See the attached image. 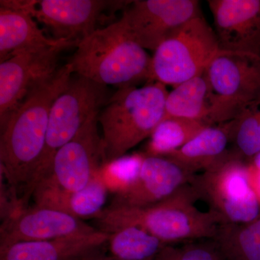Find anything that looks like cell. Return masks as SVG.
Here are the masks:
<instances>
[{
	"label": "cell",
	"mask_w": 260,
	"mask_h": 260,
	"mask_svg": "<svg viewBox=\"0 0 260 260\" xmlns=\"http://www.w3.org/2000/svg\"><path fill=\"white\" fill-rule=\"evenodd\" d=\"M214 105L215 124L234 120L260 97V56L219 50L205 71Z\"/></svg>",
	"instance_id": "obj_8"
},
{
	"label": "cell",
	"mask_w": 260,
	"mask_h": 260,
	"mask_svg": "<svg viewBox=\"0 0 260 260\" xmlns=\"http://www.w3.org/2000/svg\"><path fill=\"white\" fill-rule=\"evenodd\" d=\"M208 126L203 121L179 117L164 118L150 137L145 155L167 157Z\"/></svg>",
	"instance_id": "obj_21"
},
{
	"label": "cell",
	"mask_w": 260,
	"mask_h": 260,
	"mask_svg": "<svg viewBox=\"0 0 260 260\" xmlns=\"http://www.w3.org/2000/svg\"><path fill=\"white\" fill-rule=\"evenodd\" d=\"M252 164L260 171V152L254 157V162Z\"/></svg>",
	"instance_id": "obj_28"
},
{
	"label": "cell",
	"mask_w": 260,
	"mask_h": 260,
	"mask_svg": "<svg viewBox=\"0 0 260 260\" xmlns=\"http://www.w3.org/2000/svg\"><path fill=\"white\" fill-rule=\"evenodd\" d=\"M97 230L83 220L58 210L34 207L3 222L0 249L20 242H40Z\"/></svg>",
	"instance_id": "obj_15"
},
{
	"label": "cell",
	"mask_w": 260,
	"mask_h": 260,
	"mask_svg": "<svg viewBox=\"0 0 260 260\" xmlns=\"http://www.w3.org/2000/svg\"><path fill=\"white\" fill-rule=\"evenodd\" d=\"M151 59L119 19L82 39L68 64L77 75L124 88L142 81L152 83Z\"/></svg>",
	"instance_id": "obj_3"
},
{
	"label": "cell",
	"mask_w": 260,
	"mask_h": 260,
	"mask_svg": "<svg viewBox=\"0 0 260 260\" xmlns=\"http://www.w3.org/2000/svg\"><path fill=\"white\" fill-rule=\"evenodd\" d=\"M153 260H220L215 245L192 243L180 246L167 244Z\"/></svg>",
	"instance_id": "obj_25"
},
{
	"label": "cell",
	"mask_w": 260,
	"mask_h": 260,
	"mask_svg": "<svg viewBox=\"0 0 260 260\" xmlns=\"http://www.w3.org/2000/svg\"><path fill=\"white\" fill-rule=\"evenodd\" d=\"M248 181L260 205V171L253 164L246 167Z\"/></svg>",
	"instance_id": "obj_26"
},
{
	"label": "cell",
	"mask_w": 260,
	"mask_h": 260,
	"mask_svg": "<svg viewBox=\"0 0 260 260\" xmlns=\"http://www.w3.org/2000/svg\"><path fill=\"white\" fill-rule=\"evenodd\" d=\"M169 91L155 82L119 88L98 116L102 128L105 165L122 158L151 136L165 116Z\"/></svg>",
	"instance_id": "obj_4"
},
{
	"label": "cell",
	"mask_w": 260,
	"mask_h": 260,
	"mask_svg": "<svg viewBox=\"0 0 260 260\" xmlns=\"http://www.w3.org/2000/svg\"><path fill=\"white\" fill-rule=\"evenodd\" d=\"M129 2L107 0L38 1L34 17L52 32L56 40L78 43L101 28L107 10L125 8Z\"/></svg>",
	"instance_id": "obj_12"
},
{
	"label": "cell",
	"mask_w": 260,
	"mask_h": 260,
	"mask_svg": "<svg viewBox=\"0 0 260 260\" xmlns=\"http://www.w3.org/2000/svg\"><path fill=\"white\" fill-rule=\"evenodd\" d=\"M233 121L232 140L238 151L255 156L260 152V97L243 108Z\"/></svg>",
	"instance_id": "obj_24"
},
{
	"label": "cell",
	"mask_w": 260,
	"mask_h": 260,
	"mask_svg": "<svg viewBox=\"0 0 260 260\" xmlns=\"http://www.w3.org/2000/svg\"><path fill=\"white\" fill-rule=\"evenodd\" d=\"M194 176L170 159L145 155L136 177L115 193L111 204L137 208L158 204L189 184Z\"/></svg>",
	"instance_id": "obj_13"
},
{
	"label": "cell",
	"mask_w": 260,
	"mask_h": 260,
	"mask_svg": "<svg viewBox=\"0 0 260 260\" xmlns=\"http://www.w3.org/2000/svg\"><path fill=\"white\" fill-rule=\"evenodd\" d=\"M107 86L78 75L70 80L64 91L51 107L45 147L31 179L24 188V205L32 197L38 184L51 173L58 150L73 139L84 124L99 112L106 99Z\"/></svg>",
	"instance_id": "obj_5"
},
{
	"label": "cell",
	"mask_w": 260,
	"mask_h": 260,
	"mask_svg": "<svg viewBox=\"0 0 260 260\" xmlns=\"http://www.w3.org/2000/svg\"><path fill=\"white\" fill-rule=\"evenodd\" d=\"M213 241L220 259L260 260V218L220 224Z\"/></svg>",
	"instance_id": "obj_20"
},
{
	"label": "cell",
	"mask_w": 260,
	"mask_h": 260,
	"mask_svg": "<svg viewBox=\"0 0 260 260\" xmlns=\"http://www.w3.org/2000/svg\"><path fill=\"white\" fill-rule=\"evenodd\" d=\"M75 42L49 39L38 27L31 15L10 8H0V60L3 61L25 51Z\"/></svg>",
	"instance_id": "obj_17"
},
{
	"label": "cell",
	"mask_w": 260,
	"mask_h": 260,
	"mask_svg": "<svg viewBox=\"0 0 260 260\" xmlns=\"http://www.w3.org/2000/svg\"><path fill=\"white\" fill-rule=\"evenodd\" d=\"M215 105L205 72L179 84L168 94L165 105L167 117H179L203 121L215 125Z\"/></svg>",
	"instance_id": "obj_19"
},
{
	"label": "cell",
	"mask_w": 260,
	"mask_h": 260,
	"mask_svg": "<svg viewBox=\"0 0 260 260\" xmlns=\"http://www.w3.org/2000/svg\"><path fill=\"white\" fill-rule=\"evenodd\" d=\"M89 260H119L116 259L115 258L112 257V256H104L102 253L96 254V255L93 256V257L90 258Z\"/></svg>",
	"instance_id": "obj_27"
},
{
	"label": "cell",
	"mask_w": 260,
	"mask_h": 260,
	"mask_svg": "<svg viewBox=\"0 0 260 260\" xmlns=\"http://www.w3.org/2000/svg\"><path fill=\"white\" fill-rule=\"evenodd\" d=\"M220 50L260 56V0H209Z\"/></svg>",
	"instance_id": "obj_14"
},
{
	"label": "cell",
	"mask_w": 260,
	"mask_h": 260,
	"mask_svg": "<svg viewBox=\"0 0 260 260\" xmlns=\"http://www.w3.org/2000/svg\"><path fill=\"white\" fill-rule=\"evenodd\" d=\"M198 199L188 184L170 198L152 206L110 204L93 222L97 229L109 234L121 228H140L166 244L198 239L213 240L223 221L212 210H200L194 205Z\"/></svg>",
	"instance_id": "obj_2"
},
{
	"label": "cell",
	"mask_w": 260,
	"mask_h": 260,
	"mask_svg": "<svg viewBox=\"0 0 260 260\" xmlns=\"http://www.w3.org/2000/svg\"><path fill=\"white\" fill-rule=\"evenodd\" d=\"M110 234H87L40 242H20L0 249V260H85L102 252Z\"/></svg>",
	"instance_id": "obj_16"
},
{
	"label": "cell",
	"mask_w": 260,
	"mask_h": 260,
	"mask_svg": "<svg viewBox=\"0 0 260 260\" xmlns=\"http://www.w3.org/2000/svg\"><path fill=\"white\" fill-rule=\"evenodd\" d=\"M98 116L99 112L90 116L76 136L58 150L50 174L39 184L70 194L83 189L102 170L105 156Z\"/></svg>",
	"instance_id": "obj_9"
},
{
	"label": "cell",
	"mask_w": 260,
	"mask_h": 260,
	"mask_svg": "<svg viewBox=\"0 0 260 260\" xmlns=\"http://www.w3.org/2000/svg\"><path fill=\"white\" fill-rule=\"evenodd\" d=\"M91 257H92V256H91ZM91 257L88 258V259H85V260H89V259H90V258H91Z\"/></svg>",
	"instance_id": "obj_29"
},
{
	"label": "cell",
	"mask_w": 260,
	"mask_h": 260,
	"mask_svg": "<svg viewBox=\"0 0 260 260\" xmlns=\"http://www.w3.org/2000/svg\"><path fill=\"white\" fill-rule=\"evenodd\" d=\"M61 45L25 51L0 63V124L3 128L10 115L42 84L57 73Z\"/></svg>",
	"instance_id": "obj_11"
},
{
	"label": "cell",
	"mask_w": 260,
	"mask_h": 260,
	"mask_svg": "<svg viewBox=\"0 0 260 260\" xmlns=\"http://www.w3.org/2000/svg\"><path fill=\"white\" fill-rule=\"evenodd\" d=\"M167 244L140 228H121L110 233V256L119 260H153Z\"/></svg>",
	"instance_id": "obj_22"
},
{
	"label": "cell",
	"mask_w": 260,
	"mask_h": 260,
	"mask_svg": "<svg viewBox=\"0 0 260 260\" xmlns=\"http://www.w3.org/2000/svg\"><path fill=\"white\" fill-rule=\"evenodd\" d=\"M102 169L83 189L70 195L65 213L81 220L93 219L105 208L109 189Z\"/></svg>",
	"instance_id": "obj_23"
},
{
	"label": "cell",
	"mask_w": 260,
	"mask_h": 260,
	"mask_svg": "<svg viewBox=\"0 0 260 260\" xmlns=\"http://www.w3.org/2000/svg\"><path fill=\"white\" fill-rule=\"evenodd\" d=\"M197 0H136L128 3L121 20L145 50L155 51L173 32L201 15Z\"/></svg>",
	"instance_id": "obj_10"
},
{
	"label": "cell",
	"mask_w": 260,
	"mask_h": 260,
	"mask_svg": "<svg viewBox=\"0 0 260 260\" xmlns=\"http://www.w3.org/2000/svg\"><path fill=\"white\" fill-rule=\"evenodd\" d=\"M189 184L223 223H249L259 216L260 205L249 185L246 167L236 154L228 153L210 169L194 175Z\"/></svg>",
	"instance_id": "obj_7"
},
{
	"label": "cell",
	"mask_w": 260,
	"mask_h": 260,
	"mask_svg": "<svg viewBox=\"0 0 260 260\" xmlns=\"http://www.w3.org/2000/svg\"><path fill=\"white\" fill-rule=\"evenodd\" d=\"M219 50L215 31L200 15L177 29L154 51L151 83L176 87L203 75Z\"/></svg>",
	"instance_id": "obj_6"
},
{
	"label": "cell",
	"mask_w": 260,
	"mask_h": 260,
	"mask_svg": "<svg viewBox=\"0 0 260 260\" xmlns=\"http://www.w3.org/2000/svg\"><path fill=\"white\" fill-rule=\"evenodd\" d=\"M234 121L208 126L189 143L167 158L188 172L194 174L207 170L227 155V147L232 140Z\"/></svg>",
	"instance_id": "obj_18"
},
{
	"label": "cell",
	"mask_w": 260,
	"mask_h": 260,
	"mask_svg": "<svg viewBox=\"0 0 260 260\" xmlns=\"http://www.w3.org/2000/svg\"><path fill=\"white\" fill-rule=\"evenodd\" d=\"M67 63L46 83L32 90L1 128V177L17 193L28 184L42 156L53 103L71 80ZM18 194V193H17Z\"/></svg>",
	"instance_id": "obj_1"
}]
</instances>
